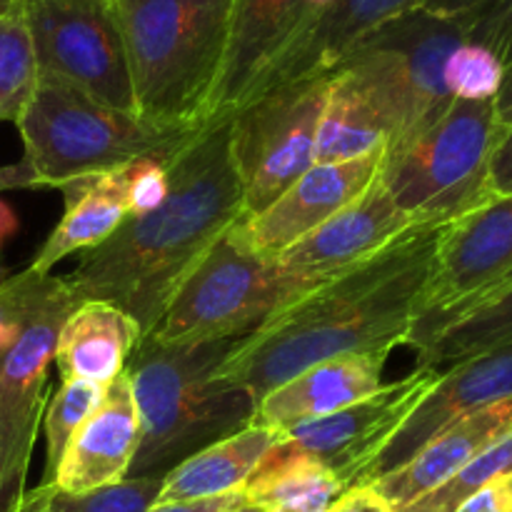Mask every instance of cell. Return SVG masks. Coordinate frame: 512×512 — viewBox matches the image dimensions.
<instances>
[{
  "instance_id": "cell-1",
  "label": "cell",
  "mask_w": 512,
  "mask_h": 512,
  "mask_svg": "<svg viewBox=\"0 0 512 512\" xmlns=\"http://www.w3.org/2000/svg\"><path fill=\"white\" fill-rule=\"evenodd\" d=\"M445 225H415L358 268L290 303L233 345L220 378L263 400L305 368L340 355L393 353L423 308Z\"/></svg>"
},
{
  "instance_id": "cell-2",
  "label": "cell",
  "mask_w": 512,
  "mask_h": 512,
  "mask_svg": "<svg viewBox=\"0 0 512 512\" xmlns=\"http://www.w3.org/2000/svg\"><path fill=\"white\" fill-rule=\"evenodd\" d=\"M243 218V188L230 155V118H218L170 165V193L163 205L140 218H125L103 245L83 253L65 278L80 300L115 305L148 335L183 280Z\"/></svg>"
},
{
  "instance_id": "cell-3",
  "label": "cell",
  "mask_w": 512,
  "mask_h": 512,
  "mask_svg": "<svg viewBox=\"0 0 512 512\" xmlns=\"http://www.w3.org/2000/svg\"><path fill=\"white\" fill-rule=\"evenodd\" d=\"M238 340L158 343L143 335L125 365L140 418L128 478H165L190 455L255 423L258 400L218 375Z\"/></svg>"
},
{
  "instance_id": "cell-4",
  "label": "cell",
  "mask_w": 512,
  "mask_h": 512,
  "mask_svg": "<svg viewBox=\"0 0 512 512\" xmlns=\"http://www.w3.org/2000/svg\"><path fill=\"white\" fill-rule=\"evenodd\" d=\"M123 35L135 113L208 125L228 63L235 0H110Z\"/></svg>"
},
{
  "instance_id": "cell-5",
  "label": "cell",
  "mask_w": 512,
  "mask_h": 512,
  "mask_svg": "<svg viewBox=\"0 0 512 512\" xmlns=\"http://www.w3.org/2000/svg\"><path fill=\"white\" fill-rule=\"evenodd\" d=\"M15 125L38 188L113 173L143 158L173 165L205 130V125L150 123L50 75H38L33 98Z\"/></svg>"
},
{
  "instance_id": "cell-6",
  "label": "cell",
  "mask_w": 512,
  "mask_h": 512,
  "mask_svg": "<svg viewBox=\"0 0 512 512\" xmlns=\"http://www.w3.org/2000/svg\"><path fill=\"white\" fill-rule=\"evenodd\" d=\"M463 40L460 18L405 10L370 30L333 75L348 78L373 105L388 135L385 148H393L438 123L455 103L445 65Z\"/></svg>"
},
{
  "instance_id": "cell-7",
  "label": "cell",
  "mask_w": 512,
  "mask_h": 512,
  "mask_svg": "<svg viewBox=\"0 0 512 512\" xmlns=\"http://www.w3.org/2000/svg\"><path fill=\"white\" fill-rule=\"evenodd\" d=\"M503 133L493 100H455L428 130L385 148L378 180L413 225H448L495 198L490 160Z\"/></svg>"
},
{
  "instance_id": "cell-8",
  "label": "cell",
  "mask_w": 512,
  "mask_h": 512,
  "mask_svg": "<svg viewBox=\"0 0 512 512\" xmlns=\"http://www.w3.org/2000/svg\"><path fill=\"white\" fill-rule=\"evenodd\" d=\"M290 303L293 295L275 260L250 248L240 220L183 280L148 335L158 343L245 338Z\"/></svg>"
},
{
  "instance_id": "cell-9",
  "label": "cell",
  "mask_w": 512,
  "mask_h": 512,
  "mask_svg": "<svg viewBox=\"0 0 512 512\" xmlns=\"http://www.w3.org/2000/svg\"><path fill=\"white\" fill-rule=\"evenodd\" d=\"M330 78L270 90L230 115V155L245 218L263 213L315 165Z\"/></svg>"
},
{
  "instance_id": "cell-10",
  "label": "cell",
  "mask_w": 512,
  "mask_h": 512,
  "mask_svg": "<svg viewBox=\"0 0 512 512\" xmlns=\"http://www.w3.org/2000/svg\"><path fill=\"white\" fill-rule=\"evenodd\" d=\"M83 300L68 278L45 275L43 290L25 318L18 338L0 350V423L5 443V512L25 498L30 455L48 405V368L60 330Z\"/></svg>"
},
{
  "instance_id": "cell-11",
  "label": "cell",
  "mask_w": 512,
  "mask_h": 512,
  "mask_svg": "<svg viewBox=\"0 0 512 512\" xmlns=\"http://www.w3.org/2000/svg\"><path fill=\"white\" fill-rule=\"evenodd\" d=\"M38 73L135 113L123 35L110 0H23Z\"/></svg>"
},
{
  "instance_id": "cell-12",
  "label": "cell",
  "mask_w": 512,
  "mask_h": 512,
  "mask_svg": "<svg viewBox=\"0 0 512 512\" xmlns=\"http://www.w3.org/2000/svg\"><path fill=\"white\" fill-rule=\"evenodd\" d=\"M512 285V195H495L445 225L425 288L423 308L408 335L418 348L433 330Z\"/></svg>"
},
{
  "instance_id": "cell-13",
  "label": "cell",
  "mask_w": 512,
  "mask_h": 512,
  "mask_svg": "<svg viewBox=\"0 0 512 512\" xmlns=\"http://www.w3.org/2000/svg\"><path fill=\"white\" fill-rule=\"evenodd\" d=\"M438 378V370L418 368L338 413L280 430V440L265 458L310 460L338 475L348 490L355 488Z\"/></svg>"
},
{
  "instance_id": "cell-14",
  "label": "cell",
  "mask_w": 512,
  "mask_h": 512,
  "mask_svg": "<svg viewBox=\"0 0 512 512\" xmlns=\"http://www.w3.org/2000/svg\"><path fill=\"white\" fill-rule=\"evenodd\" d=\"M410 228L415 225L375 178L358 200L273 260L295 303L310 290L363 265Z\"/></svg>"
},
{
  "instance_id": "cell-15",
  "label": "cell",
  "mask_w": 512,
  "mask_h": 512,
  "mask_svg": "<svg viewBox=\"0 0 512 512\" xmlns=\"http://www.w3.org/2000/svg\"><path fill=\"white\" fill-rule=\"evenodd\" d=\"M505 398H512V345L488 350L443 370L438 383L420 400L388 448L365 470L358 485H373L375 480L395 473L450 425Z\"/></svg>"
},
{
  "instance_id": "cell-16",
  "label": "cell",
  "mask_w": 512,
  "mask_h": 512,
  "mask_svg": "<svg viewBox=\"0 0 512 512\" xmlns=\"http://www.w3.org/2000/svg\"><path fill=\"white\" fill-rule=\"evenodd\" d=\"M383 155L385 148L345 163H315L263 213L243 218V235L250 248L265 258H278L358 200L378 178Z\"/></svg>"
},
{
  "instance_id": "cell-17",
  "label": "cell",
  "mask_w": 512,
  "mask_h": 512,
  "mask_svg": "<svg viewBox=\"0 0 512 512\" xmlns=\"http://www.w3.org/2000/svg\"><path fill=\"white\" fill-rule=\"evenodd\" d=\"M318 13L308 0H235L228 63L215 100V120L238 113L260 80Z\"/></svg>"
},
{
  "instance_id": "cell-18",
  "label": "cell",
  "mask_w": 512,
  "mask_h": 512,
  "mask_svg": "<svg viewBox=\"0 0 512 512\" xmlns=\"http://www.w3.org/2000/svg\"><path fill=\"white\" fill-rule=\"evenodd\" d=\"M140 445V418L128 373L105 388L100 408L73 435L53 475L60 493H88L128 478Z\"/></svg>"
},
{
  "instance_id": "cell-19",
  "label": "cell",
  "mask_w": 512,
  "mask_h": 512,
  "mask_svg": "<svg viewBox=\"0 0 512 512\" xmlns=\"http://www.w3.org/2000/svg\"><path fill=\"white\" fill-rule=\"evenodd\" d=\"M418 3L420 0H338L285 48V53L260 80L248 103L270 90L285 88V85L330 78L340 68L345 55L370 30L388 23L390 18L405 13V10L418 8Z\"/></svg>"
},
{
  "instance_id": "cell-20",
  "label": "cell",
  "mask_w": 512,
  "mask_h": 512,
  "mask_svg": "<svg viewBox=\"0 0 512 512\" xmlns=\"http://www.w3.org/2000/svg\"><path fill=\"white\" fill-rule=\"evenodd\" d=\"M385 360L388 353H363L310 365L260 400L255 423L285 430L338 413L383 388Z\"/></svg>"
},
{
  "instance_id": "cell-21",
  "label": "cell",
  "mask_w": 512,
  "mask_h": 512,
  "mask_svg": "<svg viewBox=\"0 0 512 512\" xmlns=\"http://www.w3.org/2000/svg\"><path fill=\"white\" fill-rule=\"evenodd\" d=\"M508 430H512V398L498 400L450 425L438 438L430 440L410 463L375 480L373 488L395 510L405 508L448 483L458 470H463L470 460L478 458Z\"/></svg>"
},
{
  "instance_id": "cell-22",
  "label": "cell",
  "mask_w": 512,
  "mask_h": 512,
  "mask_svg": "<svg viewBox=\"0 0 512 512\" xmlns=\"http://www.w3.org/2000/svg\"><path fill=\"white\" fill-rule=\"evenodd\" d=\"M125 168L113 170V173L85 175V178L60 185L58 190L65 195L63 218L33 255L28 270L40 275L50 273L70 253H88L103 245L125 223L128 218Z\"/></svg>"
},
{
  "instance_id": "cell-23",
  "label": "cell",
  "mask_w": 512,
  "mask_h": 512,
  "mask_svg": "<svg viewBox=\"0 0 512 512\" xmlns=\"http://www.w3.org/2000/svg\"><path fill=\"white\" fill-rule=\"evenodd\" d=\"M140 340L143 330L128 313L103 300H83L65 320L53 360L63 380L108 385L123 373Z\"/></svg>"
},
{
  "instance_id": "cell-24",
  "label": "cell",
  "mask_w": 512,
  "mask_h": 512,
  "mask_svg": "<svg viewBox=\"0 0 512 512\" xmlns=\"http://www.w3.org/2000/svg\"><path fill=\"white\" fill-rule=\"evenodd\" d=\"M278 440L280 430L253 423L208 445L165 475L158 503H190L238 493Z\"/></svg>"
},
{
  "instance_id": "cell-25",
  "label": "cell",
  "mask_w": 512,
  "mask_h": 512,
  "mask_svg": "<svg viewBox=\"0 0 512 512\" xmlns=\"http://www.w3.org/2000/svg\"><path fill=\"white\" fill-rule=\"evenodd\" d=\"M512 345V285L475 305L468 313L448 320L418 345V368H443Z\"/></svg>"
},
{
  "instance_id": "cell-26",
  "label": "cell",
  "mask_w": 512,
  "mask_h": 512,
  "mask_svg": "<svg viewBox=\"0 0 512 512\" xmlns=\"http://www.w3.org/2000/svg\"><path fill=\"white\" fill-rule=\"evenodd\" d=\"M345 490L343 480L323 465L300 458H263L243 495L260 512H328Z\"/></svg>"
},
{
  "instance_id": "cell-27",
  "label": "cell",
  "mask_w": 512,
  "mask_h": 512,
  "mask_svg": "<svg viewBox=\"0 0 512 512\" xmlns=\"http://www.w3.org/2000/svg\"><path fill=\"white\" fill-rule=\"evenodd\" d=\"M388 145L373 105L343 75L330 78L328 103L315 138V163H345Z\"/></svg>"
},
{
  "instance_id": "cell-28",
  "label": "cell",
  "mask_w": 512,
  "mask_h": 512,
  "mask_svg": "<svg viewBox=\"0 0 512 512\" xmlns=\"http://www.w3.org/2000/svg\"><path fill=\"white\" fill-rule=\"evenodd\" d=\"M38 60L23 0L0 10V123H18L38 85Z\"/></svg>"
},
{
  "instance_id": "cell-29",
  "label": "cell",
  "mask_w": 512,
  "mask_h": 512,
  "mask_svg": "<svg viewBox=\"0 0 512 512\" xmlns=\"http://www.w3.org/2000/svg\"><path fill=\"white\" fill-rule=\"evenodd\" d=\"M105 388L108 385L90 383V380H60V388L53 390L43 413L45 470L40 485L53 483V475L58 470L65 448L78 433L80 425L100 408Z\"/></svg>"
},
{
  "instance_id": "cell-30",
  "label": "cell",
  "mask_w": 512,
  "mask_h": 512,
  "mask_svg": "<svg viewBox=\"0 0 512 512\" xmlns=\"http://www.w3.org/2000/svg\"><path fill=\"white\" fill-rule=\"evenodd\" d=\"M163 478H125L88 493H60L53 485H38L40 512H148L158 503Z\"/></svg>"
},
{
  "instance_id": "cell-31",
  "label": "cell",
  "mask_w": 512,
  "mask_h": 512,
  "mask_svg": "<svg viewBox=\"0 0 512 512\" xmlns=\"http://www.w3.org/2000/svg\"><path fill=\"white\" fill-rule=\"evenodd\" d=\"M503 473H512V430H508L500 440H495L490 448H485L478 458L470 460L448 483L395 512H453L475 490H480L485 483Z\"/></svg>"
},
{
  "instance_id": "cell-32",
  "label": "cell",
  "mask_w": 512,
  "mask_h": 512,
  "mask_svg": "<svg viewBox=\"0 0 512 512\" xmlns=\"http://www.w3.org/2000/svg\"><path fill=\"white\" fill-rule=\"evenodd\" d=\"M505 78V65L485 45L463 40L445 65V83L455 100H495Z\"/></svg>"
},
{
  "instance_id": "cell-33",
  "label": "cell",
  "mask_w": 512,
  "mask_h": 512,
  "mask_svg": "<svg viewBox=\"0 0 512 512\" xmlns=\"http://www.w3.org/2000/svg\"><path fill=\"white\" fill-rule=\"evenodd\" d=\"M45 275L48 273L40 275L25 268L0 280V350H5L18 338L25 318L43 290Z\"/></svg>"
},
{
  "instance_id": "cell-34",
  "label": "cell",
  "mask_w": 512,
  "mask_h": 512,
  "mask_svg": "<svg viewBox=\"0 0 512 512\" xmlns=\"http://www.w3.org/2000/svg\"><path fill=\"white\" fill-rule=\"evenodd\" d=\"M465 40L485 45L508 68L512 63V0H488L465 15Z\"/></svg>"
},
{
  "instance_id": "cell-35",
  "label": "cell",
  "mask_w": 512,
  "mask_h": 512,
  "mask_svg": "<svg viewBox=\"0 0 512 512\" xmlns=\"http://www.w3.org/2000/svg\"><path fill=\"white\" fill-rule=\"evenodd\" d=\"M125 175H128V195H125L128 218H140L145 213H153L168 198L170 165H165L163 160H135V163L125 168Z\"/></svg>"
},
{
  "instance_id": "cell-36",
  "label": "cell",
  "mask_w": 512,
  "mask_h": 512,
  "mask_svg": "<svg viewBox=\"0 0 512 512\" xmlns=\"http://www.w3.org/2000/svg\"><path fill=\"white\" fill-rule=\"evenodd\" d=\"M453 512H512V473H503L485 483Z\"/></svg>"
},
{
  "instance_id": "cell-37",
  "label": "cell",
  "mask_w": 512,
  "mask_h": 512,
  "mask_svg": "<svg viewBox=\"0 0 512 512\" xmlns=\"http://www.w3.org/2000/svg\"><path fill=\"white\" fill-rule=\"evenodd\" d=\"M328 512H395V508L373 485H355L345 490Z\"/></svg>"
},
{
  "instance_id": "cell-38",
  "label": "cell",
  "mask_w": 512,
  "mask_h": 512,
  "mask_svg": "<svg viewBox=\"0 0 512 512\" xmlns=\"http://www.w3.org/2000/svg\"><path fill=\"white\" fill-rule=\"evenodd\" d=\"M490 188L493 195H512V128H505L490 160Z\"/></svg>"
},
{
  "instance_id": "cell-39",
  "label": "cell",
  "mask_w": 512,
  "mask_h": 512,
  "mask_svg": "<svg viewBox=\"0 0 512 512\" xmlns=\"http://www.w3.org/2000/svg\"><path fill=\"white\" fill-rule=\"evenodd\" d=\"M243 505L248 503H245L243 490H238V493L220 495V498L190 500V503H155L148 512H235Z\"/></svg>"
},
{
  "instance_id": "cell-40",
  "label": "cell",
  "mask_w": 512,
  "mask_h": 512,
  "mask_svg": "<svg viewBox=\"0 0 512 512\" xmlns=\"http://www.w3.org/2000/svg\"><path fill=\"white\" fill-rule=\"evenodd\" d=\"M38 188V180H35L33 170L25 160L13 165H0V193L5 190H30Z\"/></svg>"
},
{
  "instance_id": "cell-41",
  "label": "cell",
  "mask_w": 512,
  "mask_h": 512,
  "mask_svg": "<svg viewBox=\"0 0 512 512\" xmlns=\"http://www.w3.org/2000/svg\"><path fill=\"white\" fill-rule=\"evenodd\" d=\"M485 3L488 0H420L418 8L443 15V18H465V15H470Z\"/></svg>"
},
{
  "instance_id": "cell-42",
  "label": "cell",
  "mask_w": 512,
  "mask_h": 512,
  "mask_svg": "<svg viewBox=\"0 0 512 512\" xmlns=\"http://www.w3.org/2000/svg\"><path fill=\"white\" fill-rule=\"evenodd\" d=\"M495 115L503 128H512V63L505 68L503 85H500L498 95H495Z\"/></svg>"
},
{
  "instance_id": "cell-43",
  "label": "cell",
  "mask_w": 512,
  "mask_h": 512,
  "mask_svg": "<svg viewBox=\"0 0 512 512\" xmlns=\"http://www.w3.org/2000/svg\"><path fill=\"white\" fill-rule=\"evenodd\" d=\"M20 218L5 200H0V250L18 235Z\"/></svg>"
},
{
  "instance_id": "cell-44",
  "label": "cell",
  "mask_w": 512,
  "mask_h": 512,
  "mask_svg": "<svg viewBox=\"0 0 512 512\" xmlns=\"http://www.w3.org/2000/svg\"><path fill=\"white\" fill-rule=\"evenodd\" d=\"M0 512H5V443H3V423H0Z\"/></svg>"
},
{
  "instance_id": "cell-45",
  "label": "cell",
  "mask_w": 512,
  "mask_h": 512,
  "mask_svg": "<svg viewBox=\"0 0 512 512\" xmlns=\"http://www.w3.org/2000/svg\"><path fill=\"white\" fill-rule=\"evenodd\" d=\"M13 512H40L38 495H35V490H28V493H25V498H23V503H20Z\"/></svg>"
},
{
  "instance_id": "cell-46",
  "label": "cell",
  "mask_w": 512,
  "mask_h": 512,
  "mask_svg": "<svg viewBox=\"0 0 512 512\" xmlns=\"http://www.w3.org/2000/svg\"><path fill=\"white\" fill-rule=\"evenodd\" d=\"M235 512H260V510H258V508H253V505H243V508L235 510Z\"/></svg>"
},
{
  "instance_id": "cell-47",
  "label": "cell",
  "mask_w": 512,
  "mask_h": 512,
  "mask_svg": "<svg viewBox=\"0 0 512 512\" xmlns=\"http://www.w3.org/2000/svg\"><path fill=\"white\" fill-rule=\"evenodd\" d=\"M13 3H15V0H0V10H5L8 5H13Z\"/></svg>"
},
{
  "instance_id": "cell-48",
  "label": "cell",
  "mask_w": 512,
  "mask_h": 512,
  "mask_svg": "<svg viewBox=\"0 0 512 512\" xmlns=\"http://www.w3.org/2000/svg\"><path fill=\"white\" fill-rule=\"evenodd\" d=\"M3 278H8V270H5L3 265H0V280H3Z\"/></svg>"
}]
</instances>
